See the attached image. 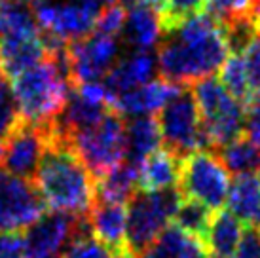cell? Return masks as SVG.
<instances>
[{
  "label": "cell",
  "instance_id": "cell-1",
  "mask_svg": "<svg viewBox=\"0 0 260 258\" xmlns=\"http://www.w3.org/2000/svg\"><path fill=\"white\" fill-rule=\"evenodd\" d=\"M156 57L159 78L177 86H194L222 69L230 48L222 27L200 14L164 30Z\"/></svg>",
  "mask_w": 260,
  "mask_h": 258
},
{
  "label": "cell",
  "instance_id": "cell-2",
  "mask_svg": "<svg viewBox=\"0 0 260 258\" xmlns=\"http://www.w3.org/2000/svg\"><path fill=\"white\" fill-rule=\"evenodd\" d=\"M32 184L50 211L78 218H87L97 200L95 177L74 152L69 139L53 129V123Z\"/></svg>",
  "mask_w": 260,
  "mask_h": 258
},
{
  "label": "cell",
  "instance_id": "cell-3",
  "mask_svg": "<svg viewBox=\"0 0 260 258\" xmlns=\"http://www.w3.org/2000/svg\"><path fill=\"white\" fill-rule=\"evenodd\" d=\"M17 114L35 125H51L63 112L73 80L67 48L50 50V55L10 80Z\"/></svg>",
  "mask_w": 260,
  "mask_h": 258
},
{
  "label": "cell",
  "instance_id": "cell-4",
  "mask_svg": "<svg viewBox=\"0 0 260 258\" xmlns=\"http://www.w3.org/2000/svg\"><path fill=\"white\" fill-rule=\"evenodd\" d=\"M196 105L202 116L203 131L209 139L211 150L218 148L245 135L247 107L222 86L217 76L205 78L192 86Z\"/></svg>",
  "mask_w": 260,
  "mask_h": 258
},
{
  "label": "cell",
  "instance_id": "cell-5",
  "mask_svg": "<svg viewBox=\"0 0 260 258\" xmlns=\"http://www.w3.org/2000/svg\"><path fill=\"white\" fill-rule=\"evenodd\" d=\"M182 196L177 188H167L161 192L145 194L137 192L127 203V230L125 247L133 258L150 251L158 241L159 234L173 220Z\"/></svg>",
  "mask_w": 260,
  "mask_h": 258
},
{
  "label": "cell",
  "instance_id": "cell-6",
  "mask_svg": "<svg viewBox=\"0 0 260 258\" xmlns=\"http://www.w3.org/2000/svg\"><path fill=\"white\" fill-rule=\"evenodd\" d=\"M156 122L161 143L177 158L182 159L194 152L211 150L209 139L203 131L202 116L190 86H181L177 95L158 112Z\"/></svg>",
  "mask_w": 260,
  "mask_h": 258
},
{
  "label": "cell",
  "instance_id": "cell-7",
  "mask_svg": "<svg viewBox=\"0 0 260 258\" xmlns=\"http://www.w3.org/2000/svg\"><path fill=\"white\" fill-rule=\"evenodd\" d=\"M67 139L95 179L125 162V120L114 110L99 123Z\"/></svg>",
  "mask_w": 260,
  "mask_h": 258
},
{
  "label": "cell",
  "instance_id": "cell-8",
  "mask_svg": "<svg viewBox=\"0 0 260 258\" xmlns=\"http://www.w3.org/2000/svg\"><path fill=\"white\" fill-rule=\"evenodd\" d=\"M230 173L217 152H194L181 162L179 192L182 198L196 200L211 211H220L230 192Z\"/></svg>",
  "mask_w": 260,
  "mask_h": 258
},
{
  "label": "cell",
  "instance_id": "cell-9",
  "mask_svg": "<svg viewBox=\"0 0 260 258\" xmlns=\"http://www.w3.org/2000/svg\"><path fill=\"white\" fill-rule=\"evenodd\" d=\"M51 125H35L25 120H17L14 129L0 144V169L23 180H35L38 165L48 143Z\"/></svg>",
  "mask_w": 260,
  "mask_h": 258
},
{
  "label": "cell",
  "instance_id": "cell-10",
  "mask_svg": "<svg viewBox=\"0 0 260 258\" xmlns=\"http://www.w3.org/2000/svg\"><path fill=\"white\" fill-rule=\"evenodd\" d=\"M120 38L91 33L67 46V59L73 87L89 82H103L122 57Z\"/></svg>",
  "mask_w": 260,
  "mask_h": 258
},
{
  "label": "cell",
  "instance_id": "cell-11",
  "mask_svg": "<svg viewBox=\"0 0 260 258\" xmlns=\"http://www.w3.org/2000/svg\"><path fill=\"white\" fill-rule=\"evenodd\" d=\"M87 228V218L46 211L23 234L25 258H63L74 237Z\"/></svg>",
  "mask_w": 260,
  "mask_h": 258
},
{
  "label": "cell",
  "instance_id": "cell-12",
  "mask_svg": "<svg viewBox=\"0 0 260 258\" xmlns=\"http://www.w3.org/2000/svg\"><path fill=\"white\" fill-rule=\"evenodd\" d=\"M46 213V203L29 180L0 169V234L30 228Z\"/></svg>",
  "mask_w": 260,
  "mask_h": 258
},
{
  "label": "cell",
  "instance_id": "cell-13",
  "mask_svg": "<svg viewBox=\"0 0 260 258\" xmlns=\"http://www.w3.org/2000/svg\"><path fill=\"white\" fill-rule=\"evenodd\" d=\"M158 57L156 51H125L110 74L103 80L112 99L118 95L129 93L133 89L146 86L156 80Z\"/></svg>",
  "mask_w": 260,
  "mask_h": 258
},
{
  "label": "cell",
  "instance_id": "cell-14",
  "mask_svg": "<svg viewBox=\"0 0 260 258\" xmlns=\"http://www.w3.org/2000/svg\"><path fill=\"white\" fill-rule=\"evenodd\" d=\"M179 89H181V86H177V84H171L164 78H156L139 89L114 97L112 110L118 112L123 120L141 118V116L154 118V114H158L159 110L177 95Z\"/></svg>",
  "mask_w": 260,
  "mask_h": 258
},
{
  "label": "cell",
  "instance_id": "cell-15",
  "mask_svg": "<svg viewBox=\"0 0 260 258\" xmlns=\"http://www.w3.org/2000/svg\"><path fill=\"white\" fill-rule=\"evenodd\" d=\"M50 55L40 33L10 36L0 40V72L6 80L21 74Z\"/></svg>",
  "mask_w": 260,
  "mask_h": 258
},
{
  "label": "cell",
  "instance_id": "cell-16",
  "mask_svg": "<svg viewBox=\"0 0 260 258\" xmlns=\"http://www.w3.org/2000/svg\"><path fill=\"white\" fill-rule=\"evenodd\" d=\"M87 226L89 232L112 251L129 254L125 247L127 205L95 200L91 211L87 213Z\"/></svg>",
  "mask_w": 260,
  "mask_h": 258
},
{
  "label": "cell",
  "instance_id": "cell-17",
  "mask_svg": "<svg viewBox=\"0 0 260 258\" xmlns=\"http://www.w3.org/2000/svg\"><path fill=\"white\" fill-rule=\"evenodd\" d=\"M181 158L167 148H158L139 165V192L154 194L179 186Z\"/></svg>",
  "mask_w": 260,
  "mask_h": 258
},
{
  "label": "cell",
  "instance_id": "cell-18",
  "mask_svg": "<svg viewBox=\"0 0 260 258\" xmlns=\"http://www.w3.org/2000/svg\"><path fill=\"white\" fill-rule=\"evenodd\" d=\"M120 38L127 51H154L161 38L159 14L148 6L129 10Z\"/></svg>",
  "mask_w": 260,
  "mask_h": 258
},
{
  "label": "cell",
  "instance_id": "cell-19",
  "mask_svg": "<svg viewBox=\"0 0 260 258\" xmlns=\"http://www.w3.org/2000/svg\"><path fill=\"white\" fill-rule=\"evenodd\" d=\"M226 205L245 228H260V177L238 175L232 180Z\"/></svg>",
  "mask_w": 260,
  "mask_h": 258
},
{
  "label": "cell",
  "instance_id": "cell-20",
  "mask_svg": "<svg viewBox=\"0 0 260 258\" xmlns=\"http://www.w3.org/2000/svg\"><path fill=\"white\" fill-rule=\"evenodd\" d=\"M245 226L230 211H215L203 245L213 258H232L239 249Z\"/></svg>",
  "mask_w": 260,
  "mask_h": 258
},
{
  "label": "cell",
  "instance_id": "cell-21",
  "mask_svg": "<svg viewBox=\"0 0 260 258\" xmlns=\"http://www.w3.org/2000/svg\"><path fill=\"white\" fill-rule=\"evenodd\" d=\"M161 144V135L156 118L141 116L125 120V162L131 165L143 164L152 152H156Z\"/></svg>",
  "mask_w": 260,
  "mask_h": 258
},
{
  "label": "cell",
  "instance_id": "cell-22",
  "mask_svg": "<svg viewBox=\"0 0 260 258\" xmlns=\"http://www.w3.org/2000/svg\"><path fill=\"white\" fill-rule=\"evenodd\" d=\"M139 192V167L123 162L116 169L97 179V200L127 205Z\"/></svg>",
  "mask_w": 260,
  "mask_h": 258
},
{
  "label": "cell",
  "instance_id": "cell-23",
  "mask_svg": "<svg viewBox=\"0 0 260 258\" xmlns=\"http://www.w3.org/2000/svg\"><path fill=\"white\" fill-rule=\"evenodd\" d=\"M158 258H207V249L202 239L190 236L177 226H167L152 247Z\"/></svg>",
  "mask_w": 260,
  "mask_h": 258
},
{
  "label": "cell",
  "instance_id": "cell-24",
  "mask_svg": "<svg viewBox=\"0 0 260 258\" xmlns=\"http://www.w3.org/2000/svg\"><path fill=\"white\" fill-rule=\"evenodd\" d=\"M217 156L228 169V173L238 175H258L260 173V148L254 146L245 135L218 148Z\"/></svg>",
  "mask_w": 260,
  "mask_h": 258
},
{
  "label": "cell",
  "instance_id": "cell-25",
  "mask_svg": "<svg viewBox=\"0 0 260 258\" xmlns=\"http://www.w3.org/2000/svg\"><path fill=\"white\" fill-rule=\"evenodd\" d=\"M40 33L30 0L0 4V40L10 36Z\"/></svg>",
  "mask_w": 260,
  "mask_h": 258
},
{
  "label": "cell",
  "instance_id": "cell-26",
  "mask_svg": "<svg viewBox=\"0 0 260 258\" xmlns=\"http://www.w3.org/2000/svg\"><path fill=\"white\" fill-rule=\"evenodd\" d=\"M213 215H215V211H211L200 201L182 198L181 205L177 207L173 215V226L203 241L211 226Z\"/></svg>",
  "mask_w": 260,
  "mask_h": 258
},
{
  "label": "cell",
  "instance_id": "cell-27",
  "mask_svg": "<svg viewBox=\"0 0 260 258\" xmlns=\"http://www.w3.org/2000/svg\"><path fill=\"white\" fill-rule=\"evenodd\" d=\"M256 8V0H207L203 12L224 29L243 19H253Z\"/></svg>",
  "mask_w": 260,
  "mask_h": 258
},
{
  "label": "cell",
  "instance_id": "cell-28",
  "mask_svg": "<svg viewBox=\"0 0 260 258\" xmlns=\"http://www.w3.org/2000/svg\"><path fill=\"white\" fill-rule=\"evenodd\" d=\"M220 82L222 86L230 91L236 99L243 105L249 107L251 105V91H249V82H247L245 64L241 55H230L226 59V63L220 69Z\"/></svg>",
  "mask_w": 260,
  "mask_h": 258
},
{
  "label": "cell",
  "instance_id": "cell-29",
  "mask_svg": "<svg viewBox=\"0 0 260 258\" xmlns=\"http://www.w3.org/2000/svg\"><path fill=\"white\" fill-rule=\"evenodd\" d=\"M63 258H133V256L112 251L110 247L101 243L89 232V228H87L74 237L73 243L69 245L67 252L63 254Z\"/></svg>",
  "mask_w": 260,
  "mask_h": 258
},
{
  "label": "cell",
  "instance_id": "cell-30",
  "mask_svg": "<svg viewBox=\"0 0 260 258\" xmlns=\"http://www.w3.org/2000/svg\"><path fill=\"white\" fill-rule=\"evenodd\" d=\"M207 0H164V8L159 12L161 33L171 29L190 17L200 15L205 10Z\"/></svg>",
  "mask_w": 260,
  "mask_h": 258
},
{
  "label": "cell",
  "instance_id": "cell-31",
  "mask_svg": "<svg viewBox=\"0 0 260 258\" xmlns=\"http://www.w3.org/2000/svg\"><path fill=\"white\" fill-rule=\"evenodd\" d=\"M241 59L245 64L247 82H249V91H251V105H254V103H260V35L241 53Z\"/></svg>",
  "mask_w": 260,
  "mask_h": 258
},
{
  "label": "cell",
  "instance_id": "cell-32",
  "mask_svg": "<svg viewBox=\"0 0 260 258\" xmlns=\"http://www.w3.org/2000/svg\"><path fill=\"white\" fill-rule=\"evenodd\" d=\"M17 120H19V114L12 95V87L6 78H0V144L4 143V139L14 129Z\"/></svg>",
  "mask_w": 260,
  "mask_h": 258
},
{
  "label": "cell",
  "instance_id": "cell-33",
  "mask_svg": "<svg viewBox=\"0 0 260 258\" xmlns=\"http://www.w3.org/2000/svg\"><path fill=\"white\" fill-rule=\"evenodd\" d=\"M125 15H127V12L118 2L109 8H105L101 15H99V19H97V23H95L93 33L118 38V36L122 35L123 25H125Z\"/></svg>",
  "mask_w": 260,
  "mask_h": 258
},
{
  "label": "cell",
  "instance_id": "cell-34",
  "mask_svg": "<svg viewBox=\"0 0 260 258\" xmlns=\"http://www.w3.org/2000/svg\"><path fill=\"white\" fill-rule=\"evenodd\" d=\"M0 258H25L23 234H17V232L0 234Z\"/></svg>",
  "mask_w": 260,
  "mask_h": 258
},
{
  "label": "cell",
  "instance_id": "cell-35",
  "mask_svg": "<svg viewBox=\"0 0 260 258\" xmlns=\"http://www.w3.org/2000/svg\"><path fill=\"white\" fill-rule=\"evenodd\" d=\"M236 258H260V228H245Z\"/></svg>",
  "mask_w": 260,
  "mask_h": 258
},
{
  "label": "cell",
  "instance_id": "cell-36",
  "mask_svg": "<svg viewBox=\"0 0 260 258\" xmlns=\"http://www.w3.org/2000/svg\"><path fill=\"white\" fill-rule=\"evenodd\" d=\"M245 137L260 148V103L249 105L245 116Z\"/></svg>",
  "mask_w": 260,
  "mask_h": 258
},
{
  "label": "cell",
  "instance_id": "cell-37",
  "mask_svg": "<svg viewBox=\"0 0 260 258\" xmlns=\"http://www.w3.org/2000/svg\"><path fill=\"white\" fill-rule=\"evenodd\" d=\"M254 25H256V30H258V35H260V6L256 8V12H254Z\"/></svg>",
  "mask_w": 260,
  "mask_h": 258
},
{
  "label": "cell",
  "instance_id": "cell-38",
  "mask_svg": "<svg viewBox=\"0 0 260 258\" xmlns=\"http://www.w3.org/2000/svg\"><path fill=\"white\" fill-rule=\"evenodd\" d=\"M135 258H158L154 252H152V249L150 251H146V252H143V254H139V256H135Z\"/></svg>",
  "mask_w": 260,
  "mask_h": 258
},
{
  "label": "cell",
  "instance_id": "cell-39",
  "mask_svg": "<svg viewBox=\"0 0 260 258\" xmlns=\"http://www.w3.org/2000/svg\"><path fill=\"white\" fill-rule=\"evenodd\" d=\"M12 2H27V0H0V4H12Z\"/></svg>",
  "mask_w": 260,
  "mask_h": 258
},
{
  "label": "cell",
  "instance_id": "cell-40",
  "mask_svg": "<svg viewBox=\"0 0 260 258\" xmlns=\"http://www.w3.org/2000/svg\"><path fill=\"white\" fill-rule=\"evenodd\" d=\"M0 78H4V76H2V72H0Z\"/></svg>",
  "mask_w": 260,
  "mask_h": 258
},
{
  "label": "cell",
  "instance_id": "cell-41",
  "mask_svg": "<svg viewBox=\"0 0 260 258\" xmlns=\"http://www.w3.org/2000/svg\"><path fill=\"white\" fill-rule=\"evenodd\" d=\"M256 2H258V6H260V0H256Z\"/></svg>",
  "mask_w": 260,
  "mask_h": 258
}]
</instances>
